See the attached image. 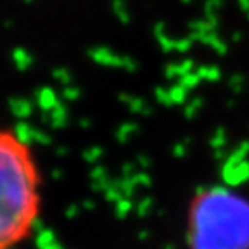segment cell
<instances>
[{
  "mask_svg": "<svg viewBox=\"0 0 249 249\" xmlns=\"http://www.w3.org/2000/svg\"><path fill=\"white\" fill-rule=\"evenodd\" d=\"M189 249H249V194L210 185L191 197L185 211Z\"/></svg>",
  "mask_w": 249,
  "mask_h": 249,
  "instance_id": "obj_2",
  "label": "cell"
},
{
  "mask_svg": "<svg viewBox=\"0 0 249 249\" xmlns=\"http://www.w3.org/2000/svg\"><path fill=\"white\" fill-rule=\"evenodd\" d=\"M43 170L30 139L0 121V249H18L43 213Z\"/></svg>",
  "mask_w": 249,
  "mask_h": 249,
  "instance_id": "obj_1",
  "label": "cell"
}]
</instances>
